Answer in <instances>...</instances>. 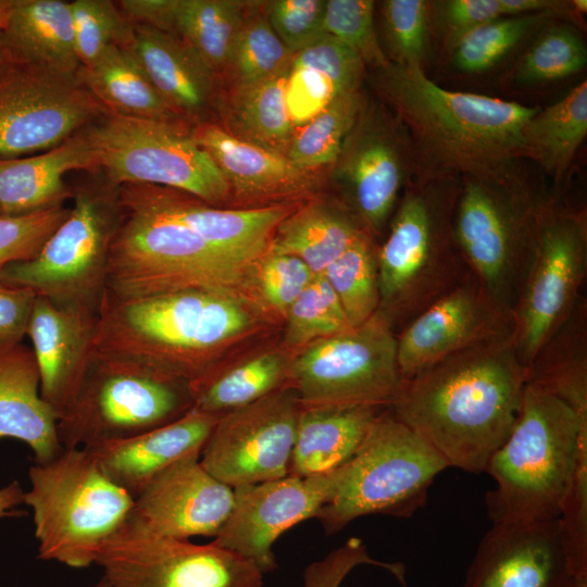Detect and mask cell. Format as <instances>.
<instances>
[{
  "mask_svg": "<svg viewBox=\"0 0 587 587\" xmlns=\"http://www.w3.org/2000/svg\"><path fill=\"white\" fill-rule=\"evenodd\" d=\"M344 465L307 477H285L234 488L232 512L212 540L250 561L265 574L277 569L273 544L294 525L316 517L333 498Z\"/></svg>",
  "mask_w": 587,
  "mask_h": 587,
  "instance_id": "obj_20",
  "label": "cell"
},
{
  "mask_svg": "<svg viewBox=\"0 0 587 587\" xmlns=\"http://www.w3.org/2000/svg\"><path fill=\"white\" fill-rule=\"evenodd\" d=\"M66 218L26 261L8 264L0 280L25 287L60 308L95 314L107 290L110 247L124 214L118 189L80 188Z\"/></svg>",
  "mask_w": 587,
  "mask_h": 587,
  "instance_id": "obj_10",
  "label": "cell"
},
{
  "mask_svg": "<svg viewBox=\"0 0 587 587\" xmlns=\"http://www.w3.org/2000/svg\"><path fill=\"white\" fill-rule=\"evenodd\" d=\"M262 15L243 17L235 37L227 66L238 85L263 80L288 66L294 58Z\"/></svg>",
  "mask_w": 587,
  "mask_h": 587,
  "instance_id": "obj_44",
  "label": "cell"
},
{
  "mask_svg": "<svg viewBox=\"0 0 587 587\" xmlns=\"http://www.w3.org/2000/svg\"><path fill=\"white\" fill-rule=\"evenodd\" d=\"M334 289L352 328L369 321L379 308L376 246L365 230L322 273Z\"/></svg>",
  "mask_w": 587,
  "mask_h": 587,
  "instance_id": "obj_39",
  "label": "cell"
},
{
  "mask_svg": "<svg viewBox=\"0 0 587 587\" xmlns=\"http://www.w3.org/2000/svg\"><path fill=\"white\" fill-rule=\"evenodd\" d=\"M291 62L323 73L340 92L360 88L365 67L355 52L327 34L295 53Z\"/></svg>",
  "mask_w": 587,
  "mask_h": 587,
  "instance_id": "obj_50",
  "label": "cell"
},
{
  "mask_svg": "<svg viewBox=\"0 0 587 587\" xmlns=\"http://www.w3.org/2000/svg\"><path fill=\"white\" fill-rule=\"evenodd\" d=\"M549 196L523 171L499 179H460L455 243L470 273L512 313L533 259L538 213Z\"/></svg>",
  "mask_w": 587,
  "mask_h": 587,
  "instance_id": "obj_6",
  "label": "cell"
},
{
  "mask_svg": "<svg viewBox=\"0 0 587 587\" xmlns=\"http://www.w3.org/2000/svg\"><path fill=\"white\" fill-rule=\"evenodd\" d=\"M209 153L229 189L246 197H275L313 188L311 172L298 167L284 153L243 140L211 124L192 132Z\"/></svg>",
  "mask_w": 587,
  "mask_h": 587,
  "instance_id": "obj_31",
  "label": "cell"
},
{
  "mask_svg": "<svg viewBox=\"0 0 587 587\" xmlns=\"http://www.w3.org/2000/svg\"><path fill=\"white\" fill-rule=\"evenodd\" d=\"M218 417L192 408L167 425L84 449L110 480L135 499L162 471L187 455L201 454Z\"/></svg>",
  "mask_w": 587,
  "mask_h": 587,
  "instance_id": "obj_25",
  "label": "cell"
},
{
  "mask_svg": "<svg viewBox=\"0 0 587 587\" xmlns=\"http://www.w3.org/2000/svg\"><path fill=\"white\" fill-rule=\"evenodd\" d=\"M385 407H313L301 409L289 475L307 477L348 463Z\"/></svg>",
  "mask_w": 587,
  "mask_h": 587,
  "instance_id": "obj_32",
  "label": "cell"
},
{
  "mask_svg": "<svg viewBox=\"0 0 587 587\" xmlns=\"http://www.w3.org/2000/svg\"><path fill=\"white\" fill-rule=\"evenodd\" d=\"M124 208L151 211L190 228L239 264L251 268L265 255L289 208L218 209L193 196L152 185L117 188Z\"/></svg>",
  "mask_w": 587,
  "mask_h": 587,
  "instance_id": "obj_21",
  "label": "cell"
},
{
  "mask_svg": "<svg viewBox=\"0 0 587 587\" xmlns=\"http://www.w3.org/2000/svg\"><path fill=\"white\" fill-rule=\"evenodd\" d=\"M75 47L82 66L91 65L109 47L125 46L133 23L109 0L71 2Z\"/></svg>",
  "mask_w": 587,
  "mask_h": 587,
  "instance_id": "obj_46",
  "label": "cell"
},
{
  "mask_svg": "<svg viewBox=\"0 0 587 587\" xmlns=\"http://www.w3.org/2000/svg\"><path fill=\"white\" fill-rule=\"evenodd\" d=\"M83 85L110 113L179 123L135 55L124 46L109 47L91 65L80 66Z\"/></svg>",
  "mask_w": 587,
  "mask_h": 587,
  "instance_id": "obj_34",
  "label": "cell"
},
{
  "mask_svg": "<svg viewBox=\"0 0 587 587\" xmlns=\"http://www.w3.org/2000/svg\"><path fill=\"white\" fill-rule=\"evenodd\" d=\"M86 134L108 185H152L215 205L229 186L209 153L180 123L105 112Z\"/></svg>",
  "mask_w": 587,
  "mask_h": 587,
  "instance_id": "obj_12",
  "label": "cell"
},
{
  "mask_svg": "<svg viewBox=\"0 0 587 587\" xmlns=\"http://www.w3.org/2000/svg\"><path fill=\"white\" fill-rule=\"evenodd\" d=\"M71 208L54 207L17 216H0V271L33 259L66 218Z\"/></svg>",
  "mask_w": 587,
  "mask_h": 587,
  "instance_id": "obj_49",
  "label": "cell"
},
{
  "mask_svg": "<svg viewBox=\"0 0 587 587\" xmlns=\"http://www.w3.org/2000/svg\"><path fill=\"white\" fill-rule=\"evenodd\" d=\"M95 587H111L109 583L105 580L104 577H102L99 583Z\"/></svg>",
  "mask_w": 587,
  "mask_h": 587,
  "instance_id": "obj_61",
  "label": "cell"
},
{
  "mask_svg": "<svg viewBox=\"0 0 587 587\" xmlns=\"http://www.w3.org/2000/svg\"><path fill=\"white\" fill-rule=\"evenodd\" d=\"M571 578L554 520L492 525L478 545L464 587H567Z\"/></svg>",
  "mask_w": 587,
  "mask_h": 587,
  "instance_id": "obj_23",
  "label": "cell"
},
{
  "mask_svg": "<svg viewBox=\"0 0 587 587\" xmlns=\"http://www.w3.org/2000/svg\"><path fill=\"white\" fill-rule=\"evenodd\" d=\"M587 417L525 384L516 420L485 471L496 483L485 496L492 525L559 520Z\"/></svg>",
  "mask_w": 587,
  "mask_h": 587,
  "instance_id": "obj_5",
  "label": "cell"
},
{
  "mask_svg": "<svg viewBox=\"0 0 587 587\" xmlns=\"http://www.w3.org/2000/svg\"><path fill=\"white\" fill-rule=\"evenodd\" d=\"M377 87L407 134L414 180L499 179L521 171L523 132L540 107L440 87L425 71L389 64Z\"/></svg>",
  "mask_w": 587,
  "mask_h": 587,
  "instance_id": "obj_1",
  "label": "cell"
},
{
  "mask_svg": "<svg viewBox=\"0 0 587 587\" xmlns=\"http://www.w3.org/2000/svg\"><path fill=\"white\" fill-rule=\"evenodd\" d=\"M372 0L326 1L323 29L355 52L364 65L387 67L390 62L378 41Z\"/></svg>",
  "mask_w": 587,
  "mask_h": 587,
  "instance_id": "obj_47",
  "label": "cell"
},
{
  "mask_svg": "<svg viewBox=\"0 0 587 587\" xmlns=\"http://www.w3.org/2000/svg\"><path fill=\"white\" fill-rule=\"evenodd\" d=\"M58 419L41 397L33 349L22 342L0 345V439H18L33 450L36 463L48 462L64 449Z\"/></svg>",
  "mask_w": 587,
  "mask_h": 587,
  "instance_id": "obj_28",
  "label": "cell"
},
{
  "mask_svg": "<svg viewBox=\"0 0 587 587\" xmlns=\"http://www.w3.org/2000/svg\"><path fill=\"white\" fill-rule=\"evenodd\" d=\"M447 467V461L387 408L344 465L333 498L315 519L326 534H334L369 514L409 517L425 504L435 477Z\"/></svg>",
  "mask_w": 587,
  "mask_h": 587,
  "instance_id": "obj_9",
  "label": "cell"
},
{
  "mask_svg": "<svg viewBox=\"0 0 587 587\" xmlns=\"http://www.w3.org/2000/svg\"><path fill=\"white\" fill-rule=\"evenodd\" d=\"M38 558L82 569L127 520L134 499L110 480L84 448L63 449L28 470Z\"/></svg>",
  "mask_w": 587,
  "mask_h": 587,
  "instance_id": "obj_8",
  "label": "cell"
},
{
  "mask_svg": "<svg viewBox=\"0 0 587 587\" xmlns=\"http://www.w3.org/2000/svg\"><path fill=\"white\" fill-rule=\"evenodd\" d=\"M341 93L323 73L290 62L286 103L294 126L307 124Z\"/></svg>",
  "mask_w": 587,
  "mask_h": 587,
  "instance_id": "obj_54",
  "label": "cell"
},
{
  "mask_svg": "<svg viewBox=\"0 0 587 587\" xmlns=\"http://www.w3.org/2000/svg\"><path fill=\"white\" fill-rule=\"evenodd\" d=\"M2 23L0 22V29H1Z\"/></svg>",
  "mask_w": 587,
  "mask_h": 587,
  "instance_id": "obj_62",
  "label": "cell"
},
{
  "mask_svg": "<svg viewBox=\"0 0 587 587\" xmlns=\"http://www.w3.org/2000/svg\"><path fill=\"white\" fill-rule=\"evenodd\" d=\"M513 313L497 303L471 274L397 335L404 380L459 352L513 339Z\"/></svg>",
  "mask_w": 587,
  "mask_h": 587,
  "instance_id": "obj_19",
  "label": "cell"
},
{
  "mask_svg": "<svg viewBox=\"0 0 587 587\" xmlns=\"http://www.w3.org/2000/svg\"><path fill=\"white\" fill-rule=\"evenodd\" d=\"M325 0H276L271 2L268 23L294 53L304 49L324 33Z\"/></svg>",
  "mask_w": 587,
  "mask_h": 587,
  "instance_id": "obj_51",
  "label": "cell"
},
{
  "mask_svg": "<svg viewBox=\"0 0 587 587\" xmlns=\"http://www.w3.org/2000/svg\"><path fill=\"white\" fill-rule=\"evenodd\" d=\"M559 522L571 575H587V434L579 439Z\"/></svg>",
  "mask_w": 587,
  "mask_h": 587,
  "instance_id": "obj_48",
  "label": "cell"
},
{
  "mask_svg": "<svg viewBox=\"0 0 587 587\" xmlns=\"http://www.w3.org/2000/svg\"><path fill=\"white\" fill-rule=\"evenodd\" d=\"M380 16L386 57L391 64L425 71L433 32V2L385 0Z\"/></svg>",
  "mask_w": 587,
  "mask_h": 587,
  "instance_id": "obj_43",
  "label": "cell"
},
{
  "mask_svg": "<svg viewBox=\"0 0 587 587\" xmlns=\"http://www.w3.org/2000/svg\"><path fill=\"white\" fill-rule=\"evenodd\" d=\"M533 385L587 417V299L582 294L565 321L526 369Z\"/></svg>",
  "mask_w": 587,
  "mask_h": 587,
  "instance_id": "obj_33",
  "label": "cell"
},
{
  "mask_svg": "<svg viewBox=\"0 0 587 587\" xmlns=\"http://www.w3.org/2000/svg\"><path fill=\"white\" fill-rule=\"evenodd\" d=\"M95 564L111 587H263L249 559L212 541L198 545L126 520L107 538Z\"/></svg>",
  "mask_w": 587,
  "mask_h": 587,
  "instance_id": "obj_15",
  "label": "cell"
},
{
  "mask_svg": "<svg viewBox=\"0 0 587 587\" xmlns=\"http://www.w3.org/2000/svg\"><path fill=\"white\" fill-rule=\"evenodd\" d=\"M364 103L360 88L336 97L294 135L286 152L288 159L309 172L333 164Z\"/></svg>",
  "mask_w": 587,
  "mask_h": 587,
  "instance_id": "obj_40",
  "label": "cell"
},
{
  "mask_svg": "<svg viewBox=\"0 0 587 587\" xmlns=\"http://www.w3.org/2000/svg\"><path fill=\"white\" fill-rule=\"evenodd\" d=\"M105 112L78 72L0 59V159L47 151Z\"/></svg>",
  "mask_w": 587,
  "mask_h": 587,
  "instance_id": "obj_16",
  "label": "cell"
},
{
  "mask_svg": "<svg viewBox=\"0 0 587 587\" xmlns=\"http://www.w3.org/2000/svg\"><path fill=\"white\" fill-rule=\"evenodd\" d=\"M24 503V490L17 482L0 488V517L20 515L16 507Z\"/></svg>",
  "mask_w": 587,
  "mask_h": 587,
  "instance_id": "obj_57",
  "label": "cell"
},
{
  "mask_svg": "<svg viewBox=\"0 0 587 587\" xmlns=\"http://www.w3.org/2000/svg\"><path fill=\"white\" fill-rule=\"evenodd\" d=\"M361 564L384 567L407 587L403 565L371 558L363 541L357 537H351L323 559L310 563L303 572L302 587H339L350 571Z\"/></svg>",
  "mask_w": 587,
  "mask_h": 587,
  "instance_id": "obj_53",
  "label": "cell"
},
{
  "mask_svg": "<svg viewBox=\"0 0 587 587\" xmlns=\"http://www.w3.org/2000/svg\"><path fill=\"white\" fill-rule=\"evenodd\" d=\"M0 59L76 74L71 2L12 0L0 29Z\"/></svg>",
  "mask_w": 587,
  "mask_h": 587,
  "instance_id": "obj_29",
  "label": "cell"
},
{
  "mask_svg": "<svg viewBox=\"0 0 587 587\" xmlns=\"http://www.w3.org/2000/svg\"><path fill=\"white\" fill-rule=\"evenodd\" d=\"M234 505V488L210 474L193 453L157 475L134 499L128 520L166 537H215Z\"/></svg>",
  "mask_w": 587,
  "mask_h": 587,
  "instance_id": "obj_22",
  "label": "cell"
},
{
  "mask_svg": "<svg viewBox=\"0 0 587 587\" xmlns=\"http://www.w3.org/2000/svg\"><path fill=\"white\" fill-rule=\"evenodd\" d=\"M36 297L28 288L0 280V345L22 342Z\"/></svg>",
  "mask_w": 587,
  "mask_h": 587,
  "instance_id": "obj_56",
  "label": "cell"
},
{
  "mask_svg": "<svg viewBox=\"0 0 587 587\" xmlns=\"http://www.w3.org/2000/svg\"><path fill=\"white\" fill-rule=\"evenodd\" d=\"M138 60L152 85L180 117L202 112L213 92L214 72L184 41L157 28L133 24L124 46Z\"/></svg>",
  "mask_w": 587,
  "mask_h": 587,
  "instance_id": "obj_30",
  "label": "cell"
},
{
  "mask_svg": "<svg viewBox=\"0 0 587 587\" xmlns=\"http://www.w3.org/2000/svg\"><path fill=\"white\" fill-rule=\"evenodd\" d=\"M250 323L240 299L222 292L191 289L129 299L105 292L96 351L184 380L193 391L212 376L214 352Z\"/></svg>",
  "mask_w": 587,
  "mask_h": 587,
  "instance_id": "obj_3",
  "label": "cell"
},
{
  "mask_svg": "<svg viewBox=\"0 0 587 587\" xmlns=\"http://www.w3.org/2000/svg\"><path fill=\"white\" fill-rule=\"evenodd\" d=\"M117 5L130 23L184 41L214 73L227 66L243 21L242 3L233 0H122Z\"/></svg>",
  "mask_w": 587,
  "mask_h": 587,
  "instance_id": "obj_26",
  "label": "cell"
},
{
  "mask_svg": "<svg viewBox=\"0 0 587 587\" xmlns=\"http://www.w3.org/2000/svg\"><path fill=\"white\" fill-rule=\"evenodd\" d=\"M567 587H587V575L572 576Z\"/></svg>",
  "mask_w": 587,
  "mask_h": 587,
  "instance_id": "obj_59",
  "label": "cell"
},
{
  "mask_svg": "<svg viewBox=\"0 0 587 587\" xmlns=\"http://www.w3.org/2000/svg\"><path fill=\"white\" fill-rule=\"evenodd\" d=\"M587 135V82L539 109L523 132L524 159L537 162L553 180L554 196Z\"/></svg>",
  "mask_w": 587,
  "mask_h": 587,
  "instance_id": "obj_36",
  "label": "cell"
},
{
  "mask_svg": "<svg viewBox=\"0 0 587 587\" xmlns=\"http://www.w3.org/2000/svg\"><path fill=\"white\" fill-rule=\"evenodd\" d=\"M460 179H411L376 247L377 311L396 335L471 275L453 235Z\"/></svg>",
  "mask_w": 587,
  "mask_h": 587,
  "instance_id": "obj_4",
  "label": "cell"
},
{
  "mask_svg": "<svg viewBox=\"0 0 587 587\" xmlns=\"http://www.w3.org/2000/svg\"><path fill=\"white\" fill-rule=\"evenodd\" d=\"M249 272L182 223L124 208L110 247L105 292L129 299L198 289L239 298Z\"/></svg>",
  "mask_w": 587,
  "mask_h": 587,
  "instance_id": "obj_7",
  "label": "cell"
},
{
  "mask_svg": "<svg viewBox=\"0 0 587 587\" xmlns=\"http://www.w3.org/2000/svg\"><path fill=\"white\" fill-rule=\"evenodd\" d=\"M302 405L290 386L221 415L200 462L232 488L289 475Z\"/></svg>",
  "mask_w": 587,
  "mask_h": 587,
  "instance_id": "obj_17",
  "label": "cell"
},
{
  "mask_svg": "<svg viewBox=\"0 0 587 587\" xmlns=\"http://www.w3.org/2000/svg\"><path fill=\"white\" fill-rule=\"evenodd\" d=\"M86 129V128H85ZM60 145L28 157L0 159V212L17 216L61 207L73 197L64 175L74 170L99 168L86 130Z\"/></svg>",
  "mask_w": 587,
  "mask_h": 587,
  "instance_id": "obj_27",
  "label": "cell"
},
{
  "mask_svg": "<svg viewBox=\"0 0 587 587\" xmlns=\"http://www.w3.org/2000/svg\"><path fill=\"white\" fill-rule=\"evenodd\" d=\"M289 65L263 80L238 87L232 117L235 136L280 153L285 146L288 149L294 137L286 103Z\"/></svg>",
  "mask_w": 587,
  "mask_h": 587,
  "instance_id": "obj_38",
  "label": "cell"
},
{
  "mask_svg": "<svg viewBox=\"0 0 587 587\" xmlns=\"http://www.w3.org/2000/svg\"><path fill=\"white\" fill-rule=\"evenodd\" d=\"M259 285L264 300L286 312L316 276L299 258L267 251L260 261Z\"/></svg>",
  "mask_w": 587,
  "mask_h": 587,
  "instance_id": "obj_52",
  "label": "cell"
},
{
  "mask_svg": "<svg viewBox=\"0 0 587 587\" xmlns=\"http://www.w3.org/2000/svg\"><path fill=\"white\" fill-rule=\"evenodd\" d=\"M0 216H1V212H0Z\"/></svg>",
  "mask_w": 587,
  "mask_h": 587,
  "instance_id": "obj_63",
  "label": "cell"
},
{
  "mask_svg": "<svg viewBox=\"0 0 587 587\" xmlns=\"http://www.w3.org/2000/svg\"><path fill=\"white\" fill-rule=\"evenodd\" d=\"M333 165L353 214L372 236L379 235L413 175L404 129L365 101Z\"/></svg>",
  "mask_w": 587,
  "mask_h": 587,
  "instance_id": "obj_18",
  "label": "cell"
},
{
  "mask_svg": "<svg viewBox=\"0 0 587 587\" xmlns=\"http://www.w3.org/2000/svg\"><path fill=\"white\" fill-rule=\"evenodd\" d=\"M98 314L60 308L37 296L27 335L40 373L42 399L60 416L75 399L95 358Z\"/></svg>",
  "mask_w": 587,
  "mask_h": 587,
  "instance_id": "obj_24",
  "label": "cell"
},
{
  "mask_svg": "<svg viewBox=\"0 0 587 587\" xmlns=\"http://www.w3.org/2000/svg\"><path fill=\"white\" fill-rule=\"evenodd\" d=\"M586 63L579 33L567 23H550L519 59L513 76L521 85L550 83L579 73Z\"/></svg>",
  "mask_w": 587,
  "mask_h": 587,
  "instance_id": "obj_42",
  "label": "cell"
},
{
  "mask_svg": "<svg viewBox=\"0 0 587 587\" xmlns=\"http://www.w3.org/2000/svg\"><path fill=\"white\" fill-rule=\"evenodd\" d=\"M561 13L546 11L508 16L488 22L464 36L452 49L451 64L464 73H482L494 67L536 30H541Z\"/></svg>",
  "mask_w": 587,
  "mask_h": 587,
  "instance_id": "obj_41",
  "label": "cell"
},
{
  "mask_svg": "<svg viewBox=\"0 0 587 587\" xmlns=\"http://www.w3.org/2000/svg\"><path fill=\"white\" fill-rule=\"evenodd\" d=\"M286 314L287 347L309 345L352 328L337 295L322 274L314 277Z\"/></svg>",
  "mask_w": 587,
  "mask_h": 587,
  "instance_id": "obj_45",
  "label": "cell"
},
{
  "mask_svg": "<svg viewBox=\"0 0 587 587\" xmlns=\"http://www.w3.org/2000/svg\"><path fill=\"white\" fill-rule=\"evenodd\" d=\"M365 230L348 210L314 202L282 221L267 251L295 255L320 275Z\"/></svg>",
  "mask_w": 587,
  "mask_h": 587,
  "instance_id": "obj_35",
  "label": "cell"
},
{
  "mask_svg": "<svg viewBox=\"0 0 587 587\" xmlns=\"http://www.w3.org/2000/svg\"><path fill=\"white\" fill-rule=\"evenodd\" d=\"M288 382L303 408H390L403 384L390 323L377 311L361 326L309 344L289 362Z\"/></svg>",
  "mask_w": 587,
  "mask_h": 587,
  "instance_id": "obj_13",
  "label": "cell"
},
{
  "mask_svg": "<svg viewBox=\"0 0 587 587\" xmlns=\"http://www.w3.org/2000/svg\"><path fill=\"white\" fill-rule=\"evenodd\" d=\"M503 16L501 0H447L433 2V21L438 22L445 48L457 43L477 27Z\"/></svg>",
  "mask_w": 587,
  "mask_h": 587,
  "instance_id": "obj_55",
  "label": "cell"
},
{
  "mask_svg": "<svg viewBox=\"0 0 587 587\" xmlns=\"http://www.w3.org/2000/svg\"><path fill=\"white\" fill-rule=\"evenodd\" d=\"M289 362L277 352H266L215 374L195 389L193 409L221 416L289 386Z\"/></svg>",
  "mask_w": 587,
  "mask_h": 587,
  "instance_id": "obj_37",
  "label": "cell"
},
{
  "mask_svg": "<svg viewBox=\"0 0 587 587\" xmlns=\"http://www.w3.org/2000/svg\"><path fill=\"white\" fill-rule=\"evenodd\" d=\"M193 404L186 382L96 352L75 399L58 419V437L65 449L121 440L167 425Z\"/></svg>",
  "mask_w": 587,
  "mask_h": 587,
  "instance_id": "obj_11",
  "label": "cell"
},
{
  "mask_svg": "<svg viewBox=\"0 0 587 587\" xmlns=\"http://www.w3.org/2000/svg\"><path fill=\"white\" fill-rule=\"evenodd\" d=\"M11 3H12V0H0V22L2 24Z\"/></svg>",
  "mask_w": 587,
  "mask_h": 587,
  "instance_id": "obj_60",
  "label": "cell"
},
{
  "mask_svg": "<svg viewBox=\"0 0 587 587\" xmlns=\"http://www.w3.org/2000/svg\"><path fill=\"white\" fill-rule=\"evenodd\" d=\"M586 274V208L550 195L538 213L533 259L513 312V344L525 369L573 310Z\"/></svg>",
  "mask_w": 587,
  "mask_h": 587,
  "instance_id": "obj_14",
  "label": "cell"
},
{
  "mask_svg": "<svg viewBox=\"0 0 587 587\" xmlns=\"http://www.w3.org/2000/svg\"><path fill=\"white\" fill-rule=\"evenodd\" d=\"M571 7L573 12H578L585 14L587 11V1L586 0H573L571 1Z\"/></svg>",
  "mask_w": 587,
  "mask_h": 587,
  "instance_id": "obj_58",
  "label": "cell"
},
{
  "mask_svg": "<svg viewBox=\"0 0 587 587\" xmlns=\"http://www.w3.org/2000/svg\"><path fill=\"white\" fill-rule=\"evenodd\" d=\"M525 378L513 339L479 346L404 380L390 409L449 466L482 473L516 420Z\"/></svg>",
  "mask_w": 587,
  "mask_h": 587,
  "instance_id": "obj_2",
  "label": "cell"
}]
</instances>
